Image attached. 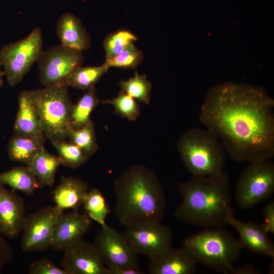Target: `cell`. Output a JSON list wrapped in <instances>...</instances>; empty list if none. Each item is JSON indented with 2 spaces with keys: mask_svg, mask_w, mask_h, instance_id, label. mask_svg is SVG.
Instances as JSON below:
<instances>
[{
  "mask_svg": "<svg viewBox=\"0 0 274 274\" xmlns=\"http://www.w3.org/2000/svg\"><path fill=\"white\" fill-rule=\"evenodd\" d=\"M199 118L237 162L274 156V101L260 88L226 83L208 92Z\"/></svg>",
  "mask_w": 274,
  "mask_h": 274,
  "instance_id": "obj_1",
  "label": "cell"
},
{
  "mask_svg": "<svg viewBox=\"0 0 274 274\" xmlns=\"http://www.w3.org/2000/svg\"><path fill=\"white\" fill-rule=\"evenodd\" d=\"M115 214L127 226L148 221H161L167 201L162 184L155 173L142 165L129 167L115 179Z\"/></svg>",
  "mask_w": 274,
  "mask_h": 274,
  "instance_id": "obj_2",
  "label": "cell"
},
{
  "mask_svg": "<svg viewBox=\"0 0 274 274\" xmlns=\"http://www.w3.org/2000/svg\"><path fill=\"white\" fill-rule=\"evenodd\" d=\"M183 198L174 216L182 222L205 228L222 227L233 213L229 174L192 176L179 184Z\"/></svg>",
  "mask_w": 274,
  "mask_h": 274,
  "instance_id": "obj_3",
  "label": "cell"
},
{
  "mask_svg": "<svg viewBox=\"0 0 274 274\" xmlns=\"http://www.w3.org/2000/svg\"><path fill=\"white\" fill-rule=\"evenodd\" d=\"M182 247L197 263L225 274L230 273L243 249L239 240L222 227L190 235L183 241Z\"/></svg>",
  "mask_w": 274,
  "mask_h": 274,
  "instance_id": "obj_4",
  "label": "cell"
},
{
  "mask_svg": "<svg viewBox=\"0 0 274 274\" xmlns=\"http://www.w3.org/2000/svg\"><path fill=\"white\" fill-rule=\"evenodd\" d=\"M177 149L182 162L192 176H210L224 170L226 151L211 131L192 128L180 137Z\"/></svg>",
  "mask_w": 274,
  "mask_h": 274,
  "instance_id": "obj_5",
  "label": "cell"
},
{
  "mask_svg": "<svg viewBox=\"0 0 274 274\" xmlns=\"http://www.w3.org/2000/svg\"><path fill=\"white\" fill-rule=\"evenodd\" d=\"M67 85L45 87L29 91L39 115L43 134L51 141L68 138L73 104Z\"/></svg>",
  "mask_w": 274,
  "mask_h": 274,
  "instance_id": "obj_6",
  "label": "cell"
},
{
  "mask_svg": "<svg viewBox=\"0 0 274 274\" xmlns=\"http://www.w3.org/2000/svg\"><path fill=\"white\" fill-rule=\"evenodd\" d=\"M42 30L34 28L25 38L3 46L0 50L2 65L9 86L18 84L39 60L43 50Z\"/></svg>",
  "mask_w": 274,
  "mask_h": 274,
  "instance_id": "obj_7",
  "label": "cell"
},
{
  "mask_svg": "<svg viewBox=\"0 0 274 274\" xmlns=\"http://www.w3.org/2000/svg\"><path fill=\"white\" fill-rule=\"evenodd\" d=\"M274 191V163L269 159L250 162L241 173L235 187L239 208L247 210L269 197Z\"/></svg>",
  "mask_w": 274,
  "mask_h": 274,
  "instance_id": "obj_8",
  "label": "cell"
},
{
  "mask_svg": "<svg viewBox=\"0 0 274 274\" xmlns=\"http://www.w3.org/2000/svg\"><path fill=\"white\" fill-rule=\"evenodd\" d=\"M83 61L82 52L61 44L50 47L42 52L37 61L40 81L45 87L67 86L73 72Z\"/></svg>",
  "mask_w": 274,
  "mask_h": 274,
  "instance_id": "obj_9",
  "label": "cell"
},
{
  "mask_svg": "<svg viewBox=\"0 0 274 274\" xmlns=\"http://www.w3.org/2000/svg\"><path fill=\"white\" fill-rule=\"evenodd\" d=\"M125 227L124 234L135 251L149 259L172 248L173 230L161 221H144Z\"/></svg>",
  "mask_w": 274,
  "mask_h": 274,
  "instance_id": "obj_10",
  "label": "cell"
},
{
  "mask_svg": "<svg viewBox=\"0 0 274 274\" xmlns=\"http://www.w3.org/2000/svg\"><path fill=\"white\" fill-rule=\"evenodd\" d=\"M64 210L47 206L26 216L21 243L23 252L44 251L50 247L55 225Z\"/></svg>",
  "mask_w": 274,
  "mask_h": 274,
  "instance_id": "obj_11",
  "label": "cell"
},
{
  "mask_svg": "<svg viewBox=\"0 0 274 274\" xmlns=\"http://www.w3.org/2000/svg\"><path fill=\"white\" fill-rule=\"evenodd\" d=\"M93 245L106 267L138 266V254L124 234L107 224L101 226Z\"/></svg>",
  "mask_w": 274,
  "mask_h": 274,
  "instance_id": "obj_12",
  "label": "cell"
},
{
  "mask_svg": "<svg viewBox=\"0 0 274 274\" xmlns=\"http://www.w3.org/2000/svg\"><path fill=\"white\" fill-rule=\"evenodd\" d=\"M91 224L92 220L78 210L62 213L55 225L50 248L63 252L82 241Z\"/></svg>",
  "mask_w": 274,
  "mask_h": 274,
  "instance_id": "obj_13",
  "label": "cell"
},
{
  "mask_svg": "<svg viewBox=\"0 0 274 274\" xmlns=\"http://www.w3.org/2000/svg\"><path fill=\"white\" fill-rule=\"evenodd\" d=\"M63 253L61 265L68 274H108L93 244L82 240Z\"/></svg>",
  "mask_w": 274,
  "mask_h": 274,
  "instance_id": "obj_14",
  "label": "cell"
},
{
  "mask_svg": "<svg viewBox=\"0 0 274 274\" xmlns=\"http://www.w3.org/2000/svg\"><path fill=\"white\" fill-rule=\"evenodd\" d=\"M26 215L24 200L0 183V233L12 239L22 232Z\"/></svg>",
  "mask_w": 274,
  "mask_h": 274,
  "instance_id": "obj_15",
  "label": "cell"
},
{
  "mask_svg": "<svg viewBox=\"0 0 274 274\" xmlns=\"http://www.w3.org/2000/svg\"><path fill=\"white\" fill-rule=\"evenodd\" d=\"M227 222L238 232L242 248L274 259L273 244L262 224L252 221L242 222L235 218L233 213L229 214Z\"/></svg>",
  "mask_w": 274,
  "mask_h": 274,
  "instance_id": "obj_16",
  "label": "cell"
},
{
  "mask_svg": "<svg viewBox=\"0 0 274 274\" xmlns=\"http://www.w3.org/2000/svg\"><path fill=\"white\" fill-rule=\"evenodd\" d=\"M197 262L183 247L170 249L150 259L149 271L151 274H192Z\"/></svg>",
  "mask_w": 274,
  "mask_h": 274,
  "instance_id": "obj_17",
  "label": "cell"
},
{
  "mask_svg": "<svg viewBox=\"0 0 274 274\" xmlns=\"http://www.w3.org/2000/svg\"><path fill=\"white\" fill-rule=\"evenodd\" d=\"M56 32L61 45L66 47L82 52L91 46L90 35L73 14L65 13L59 18Z\"/></svg>",
  "mask_w": 274,
  "mask_h": 274,
  "instance_id": "obj_18",
  "label": "cell"
},
{
  "mask_svg": "<svg viewBox=\"0 0 274 274\" xmlns=\"http://www.w3.org/2000/svg\"><path fill=\"white\" fill-rule=\"evenodd\" d=\"M13 131L15 134L44 136L40 118L29 91H22L18 95V109Z\"/></svg>",
  "mask_w": 274,
  "mask_h": 274,
  "instance_id": "obj_19",
  "label": "cell"
},
{
  "mask_svg": "<svg viewBox=\"0 0 274 274\" xmlns=\"http://www.w3.org/2000/svg\"><path fill=\"white\" fill-rule=\"evenodd\" d=\"M88 189V185L79 178L62 176L60 183L52 192L54 201L63 210H78Z\"/></svg>",
  "mask_w": 274,
  "mask_h": 274,
  "instance_id": "obj_20",
  "label": "cell"
},
{
  "mask_svg": "<svg viewBox=\"0 0 274 274\" xmlns=\"http://www.w3.org/2000/svg\"><path fill=\"white\" fill-rule=\"evenodd\" d=\"M45 136H32L15 134L8 146L9 159L26 165L44 147Z\"/></svg>",
  "mask_w": 274,
  "mask_h": 274,
  "instance_id": "obj_21",
  "label": "cell"
},
{
  "mask_svg": "<svg viewBox=\"0 0 274 274\" xmlns=\"http://www.w3.org/2000/svg\"><path fill=\"white\" fill-rule=\"evenodd\" d=\"M0 183L28 196L33 195L37 189L44 186L27 166H17L0 173Z\"/></svg>",
  "mask_w": 274,
  "mask_h": 274,
  "instance_id": "obj_22",
  "label": "cell"
},
{
  "mask_svg": "<svg viewBox=\"0 0 274 274\" xmlns=\"http://www.w3.org/2000/svg\"><path fill=\"white\" fill-rule=\"evenodd\" d=\"M62 164L58 156L49 153L44 147L26 166L43 185L51 187L54 183L57 170Z\"/></svg>",
  "mask_w": 274,
  "mask_h": 274,
  "instance_id": "obj_23",
  "label": "cell"
},
{
  "mask_svg": "<svg viewBox=\"0 0 274 274\" xmlns=\"http://www.w3.org/2000/svg\"><path fill=\"white\" fill-rule=\"evenodd\" d=\"M76 105H73L70 118V127L78 129L86 125L91 120L90 115L100 101L96 96L95 86L86 90Z\"/></svg>",
  "mask_w": 274,
  "mask_h": 274,
  "instance_id": "obj_24",
  "label": "cell"
},
{
  "mask_svg": "<svg viewBox=\"0 0 274 274\" xmlns=\"http://www.w3.org/2000/svg\"><path fill=\"white\" fill-rule=\"evenodd\" d=\"M109 68L105 62L99 66H80L73 72L67 82V86L87 90L94 86L108 72Z\"/></svg>",
  "mask_w": 274,
  "mask_h": 274,
  "instance_id": "obj_25",
  "label": "cell"
},
{
  "mask_svg": "<svg viewBox=\"0 0 274 274\" xmlns=\"http://www.w3.org/2000/svg\"><path fill=\"white\" fill-rule=\"evenodd\" d=\"M86 214L101 226L106 224L105 220L110 209L102 193L96 188L88 191L83 204Z\"/></svg>",
  "mask_w": 274,
  "mask_h": 274,
  "instance_id": "obj_26",
  "label": "cell"
},
{
  "mask_svg": "<svg viewBox=\"0 0 274 274\" xmlns=\"http://www.w3.org/2000/svg\"><path fill=\"white\" fill-rule=\"evenodd\" d=\"M68 138L89 158L96 151L98 145L93 122L91 120L86 125L78 129L70 128Z\"/></svg>",
  "mask_w": 274,
  "mask_h": 274,
  "instance_id": "obj_27",
  "label": "cell"
},
{
  "mask_svg": "<svg viewBox=\"0 0 274 274\" xmlns=\"http://www.w3.org/2000/svg\"><path fill=\"white\" fill-rule=\"evenodd\" d=\"M121 90L135 100L148 104L151 99L152 84L145 74L140 75L135 72L134 76L119 82Z\"/></svg>",
  "mask_w": 274,
  "mask_h": 274,
  "instance_id": "obj_28",
  "label": "cell"
},
{
  "mask_svg": "<svg viewBox=\"0 0 274 274\" xmlns=\"http://www.w3.org/2000/svg\"><path fill=\"white\" fill-rule=\"evenodd\" d=\"M51 143L56 149L62 164L65 166L76 168L88 159L79 147L70 142L56 140L51 141Z\"/></svg>",
  "mask_w": 274,
  "mask_h": 274,
  "instance_id": "obj_29",
  "label": "cell"
},
{
  "mask_svg": "<svg viewBox=\"0 0 274 274\" xmlns=\"http://www.w3.org/2000/svg\"><path fill=\"white\" fill-rule=\"evenodd\" d=\"M101 102L113 106L115 114L130 121H135L140 114V107L135 99L122 90L116 97L102 100Z\"/></svg>",
  "mask_w": 274,
  "mask_h": 274,
  "instance_id": "obj_30",
  "label": "cell"
},
{
  "mask_svg": "<svg viewBox=\"0 0 274 274\" xmlns=\"http://www.w3.org/2000/svg\"><path fill=\"white\" fill-rule=\"evenodd\" d=\"M137 39L136 36L126 30H120L109 34L103 43L106 60L119 54Z\"/></svg>",
  "mask_w": 274,
  "mask_h": 274,
  "instance_id": "obj_31",
  "label": "cell"
},
{
  "mask_svg": "<svg viewBox=\"0 0 274 274\" xmlns=\"http://www.w3.org/2000/svg\"><path fill=\"white\" fill-rule=\"evenodd\" d=\"M143 58L142 51L132 43L119 54L106 59L105 63L109 67L134 68L142 62Z\"/></svg>",
  "mask_w": 274,
  "mask_h": 274,
  "instance_id": "obj_32",
  "label": "cell"
},
{
  "mask_svg": "<svg viewBox=\"0 0 274 274\" xmlns=\"http://www.w3.org/2000/svg\"><path fill=\"white\" fill-rule=\"evenodd\" d=\"M30 274H68L63 268L56 266L48 258H41L32 262L29 266Z\"/></svg>",
  "mask_w": 274,
  "mask_h": 274,
  "instance_id": "obj_33",
  "label": "cell"
},
{
  "mask_svg": "<svg viewBox=\"0 0 274 274\" xmlns=\"http://www.w3.org/2000/svg\"><path fill=\"white\" fill-rule=\"evenodd\" d=\"M13 249L0 233V273L3 268L13 260Z\"/></svg>",
  "mask_w": 274,
  "mask_h": 274,
  "instance_id": "obj_34",
  "label": "cell"
},
{
  "mask_svg": "<svg viewBox=\"0 0 274 274\" xmlns=\"http://www.w3.org/2000/svg\"><path fill=\"white\" fill-rule=\"evenodd\" d=\"M264 222L262 224L268 233H274V202L268 203L263 210Z\"/></svg>",
  "mask_w": 274,
  "mask_h": 274,
  "instance_id": "obj_35",
  "label": "cell"
},
{
  "mask_svg": "<svg viewBox=\"0 0 274 274\" xmlns=\"http://www.w3.org/2000/svg\"><path fill=\"white\" fill-rule=\"evenodd\" d=\"M108 274H144V271L139 266H123L116 268H108Z\"/></svg>",
  "mask_w": 274,
  "mask_h": 274,
  "instance_id": "obj_36",
  "label": "cell"
},
{
  "mask_svg": "<svg viewBox=\"0 0 274 274\" xmlns=\"http://www.w3.org/2000/svg\"><path fill=\"white\" fill-rule=\"evenodd\" d=\"M260 272L251 264H244L242 265L233 267L230 274H257Z\"/></svg>",
  "mask_w": 274,
  "mask_h": 274,
  "instance_id": "obj_37",
  "label": "cell"
},
{
  "mask_svg": "<svg viewBox=\"0 0 274 274\" xmlns=\"http://www.w3.org/2000/svg\"><path fill=\"white\" fill-rule=\"evenodd\" d=\"M2 62L0 58V88L2 87L4 84L3 81V76H5V73L4 71H2L1 69Z\"/></svg>",
  "mask_w": 274,
  "mask_h": 274,
  "instance_id": "obj_38",
  "label": "cell"
},
{
  "mask_svg": "<svg viewBox=\"0 0 274 274\" xmlns=\"http://www.w3.org/2000/svg\"><path fill=\"white\" fill-rule=\"evenodd\" d=\"M269 269H268V272H272V273H273V271L272 270V267L273 268V261H272V263H270V266L269 267Z\"/></svg>",
  "mask_w": 274,
  "mask_h": 274,
  "instance_id": "obj_39",
  "label": "cell"
}]
</instances>
